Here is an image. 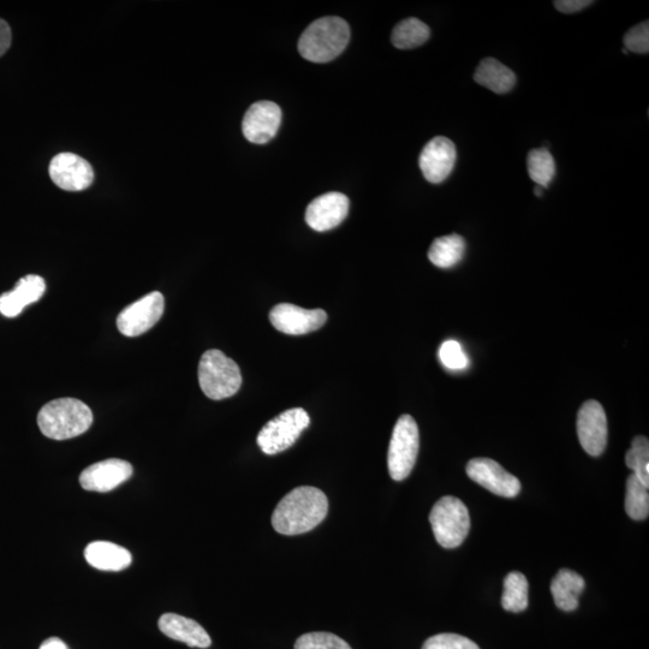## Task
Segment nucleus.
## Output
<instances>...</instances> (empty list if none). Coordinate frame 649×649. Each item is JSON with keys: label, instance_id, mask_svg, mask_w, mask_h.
Masks as SVG:
<instances>
[{"label": "nucleus", "instance_id": "nucleus-34", "mask_svg": "<svg viewBox=\"0 0 649 649\" xmlns=\"http://www.w3.org/2000/svg\"><path fill=\"white\" fill-rule=\"evenodd\" d=\"M39 649H69L67 645L58 637H51V639L43 642Z\"/></svg>", "mask_w": 649, "mask_h": 649}, {"label": "nucleus", "instance_id": "nucleus-30", "mask_svg": "<svg viewBox=\"0 0 649 649\" xmlns=\"http://www.w3.org/2000/svg\"><path fill=\"white\" fill-rule=\"evenodd\" d=\"M440 361L452 371H460L468 366L469 360L461 344L456 341H446L439 350Z\"/></svg>", "mask_w": 649, "mask_h": 649}, {"label": "nucleus", "instance_id": "nucleus-32", "mask_svg": "<svg viewBox=\"0 0 649 649\" xmlns=\"http://www.w3.org/2000/svg\"><path fill=\"white\" fill-rule=\"evenodd\" d=\"M592 0H557L553 3L558 11L563 14H575L579 11L591 7Z\"/></svg>", "mask_w": 649, "mask_h": 649}, {"label": "nucleus", "instance_id": "nucleus-9", "mask_svg": "<svg viewBox=\"0 0 649 649\" xmlns=\"http://www.w3.org/2000/svg\"><path fill=\"white\" fill-rule=\"evenodd\" d=\"M467 474L476 484L497 496L515 498L521 492L520 480L506 472L498 462L491 458H474L469 461Z\"/></svg>", "mask_w": 649, "mask_h": 649}, {"label": "nucleus", "instance_id": "nucleus-22", "mask_svg": "<svg viewBox=\"0 0 649 649\" xmlns=\"http://www.w3.org/2000/svg\"><path fill=\"white\" fill-rule=\"evenodd\" d=\"M466 241L460 235L452 234L437 238L428 250V259L439 269H451L463 259Z\"/></svg>", "mask_w": 649, "mask_h": 649}, {"label": "nucleus", "instance_id": "nucleus-25", "mask_svg": "<svg viewBox=\"0 0 649 649\" xmlns=\"http://www.w3.org/2000/svg\"><path fill=\"white\" fill-rule=\"evenodd\" d=\"M528 175L540 188H547L556 176V162L547 148L529 152Z\"/></svg>", "mask_w": 649, "mask_h": 649}, {"label": "nucleus", "instance_id": "nucleus-35", "mask_svg": "<svg viewBox=\"0 0 649 649\" xmlns=\"http://www.w3.org/2000/svg\"><path fill=\"white\" fill-rule=\"evenodd\" d=\"M534 194L537 196L543 195V188L537 187L534 189Z\"/></svg>", "mask_w": 649, "mask_h": 649}, {"label": "nucleus", "instance_id": "nucleus-10", "mask_svg": "<svg viewBox=\"0 0 649 649\" xmlns=\"http://www.w3.org/2000/svg\"><path fill=\"white\" fill-rule=\"evenodd\" d=\"M270 320L275 329L285 335L301 336L321 329L326 323L327 314L323 309H305L291 303H281L272 308Z\"/></svg>", "mask_w": 649, "mask_h": 649}, {"label": "nucleus", "instance_id": "nucleus-26", "mask_svg": "<svg viewBox=\"0 0 649 649\" xmlns=\"http://www.w3.org/2000/svg\"><path fill=\"white\" fill-rule=\"evenodd\" d=\"M648 487L635 474H631L627 481L625 493V511L635 521L646 520L649 514Z\"/></svg>", "mask_w": 649, "mask_h": 649}, {"label": "nucleus", "instance_id": "nucleus-20", "mask_svg": "<svg viewBox=\"0 0 649 649\" xmlns=\"http://www.w3.org/2000/svg\"><path fill=\"white\" fill-rule=\"evenodd\" d=\"M586 582L583 577L573 570L558 571L552 581L551 592L556 606L565 612H571L579 607V598L585 591Z\"/></svg>", "mask_w": 649, "mask_h": 649}, {"label": "nucleus", "instance_id": "nucleus-29", "mask_svg": "<svg viewBox=\"0 0 649 649\" xmlns=\"http://www.w3.org/2000/svg\"><path fill=\"white\" fill-rule=\"evenodd\" d=\"M422 649H480L468 637L457 634H438L430 637Z\"/></svg>", "mask_w": 649, "mask_h": 649}, {"label": "nucleus", "instance_id": "nucleus-5", "mask_svg": "<svg viewBox=\"0 0 649 649\" xmlns=\"http://www.w3.org/2000/svg\"><path fill=\"white\" fill-rule=\"evenodd\" d=\"M430 522L434 537L444 549H456L468 537L469 511L461 499L443 497L433 506Z\"/></svg>", "mask_w": 649, "mask_h": 649}, {"label": "nucleus", "instance_id": "nucleus-8", "mask_svg": "<svg viewBox=\"0 0 649 649\" xmlns=\"http://www.w3.org/2000/svg\"><path fill=\"white\" fill-rule=\"evenodd\" d=\"M164 309V296L154 291L123 309L117 318L118 330L127 337L144 335L163 317Z\"/></svg>", "mask_w": 649, "mask_h": 649}, {"label": "nucleus", "instance_id": "nucleus-4", "mask_svg": "<svg viewBox=\"0 0 649 649\" xmlns=\"http://www.w3.org/2000/svg\"><path fill=\"white\" fill-rule=\"evenodd\" d=\"M199 384L211 400H225L236 395L241 389V369L222 351L208 350L202 355L199 363Z\"/></svg>", "mask_w": 649, "mask_h": 649}, {"label": "nucleus", "instance_id": "nucleus-33", "mask_svg": "<svg viewBox=\"0 0 649 649\" xmlns=\"http://www.w3.org/2000/svg\"><path fill=\"white\" fill-rule=\"evenodd\" d=\"M11 40H13V34H11L10 26L0 19V57L4 56L5 52L9 50Z\"/></svg>", "mask_w": 649, "mask_h": 649}, {"label": "nucleus", "instance_id": "nucleus-19", "mask_svg": "<svg viewBox=\"0 0 649 649\" xmlns=\"http://www.w3.org/2000/svg\"><path fill=\"white\" fill-rule=\"evenodd\" d=\"M86 561L101 571H121L133 562V557L124 547L109 541H94L85 550Z\"/></svg>", "mask_w": 649, "mask_h": 649}, {"label": "nucleus", "instance_id": "nucleus-18", "mask_svg": "<svg viewBox=\"0 0 649 649\" xmlns=\"http://www.w3.org/2000/svg\"><path fill=\"white\" fill-rule=\"evenodd\" d=\"M158 625L165 636L186 643L189 647L208 648L212 645L210 635L194 619L176 613H165L160 617Z\"/></svg>", "mask_w": 649, "mask_h": 649}, {"label": "nucleus", "instance_id": "nucleus-24", "mask_svg": "<svg viewBox=\"0 0 649 649\" xmlns=\"http://www.w3.org/2000/svg\"><path fill=\"white\" fill-rule=\"evenodd\" d=\"M528 581L526 576L514 571L505 577L502 605L509 612H522L528 607Z\"/></svg>", "mask_w": 649, "mask_h": 649}, {"label": "nucleus", "instance_id": "nucleus-16", "mask_svg": "<svg viewBox=\"0 0 649 649\" xmlns=\"http://www.w3.org/2000/svg\"><path fill=\"white\" fill-rule=\"evenodd\" d=\"M349 200L341 193H327L313 200L307 207L306 222L315 231L337 228L347 218Z\"/></svg>", "mask_w": 649, "mask_h": 649}, {"label": "nucleus", "instance_id": "nucleus-21", "mask_svg": "<svg viewBox=\"0 0 649 649\" xmlns=\"http://www.w3.org/2000/svg\"><path fill=\"white\" fill-rule=\"evenodd\" d=\"M474 80L478 85L496 94L509 93L517 81L514 71L494 58L481 61L475 70Z\"/></svg>", "mask_w": 649, "mask_h": 649}, {"label": "nucleus", "instance_id": "nucleus-6", "mask_svg": "<svg viewBox=\"0 0 649 649\" xmlns=\"http://www.w3.org/2000/svg\"><path fill=\"white\" fill-rule=\"evenodd\" d=\"M420 449L418 424L412 416L402 415L392 433L387 466L391 478L403 481L408 478L416 463Z\"/></svg>", "mask_w": 649, "mask_h": 649}, {"label": "nucleus", "instance_id": "nucleus-1", "mask_svg": "<svg viewBox=\"0 0 649 649\" xmlns=\"http://www.w3.org/2000/svg\"><path fill=\"white\" fill-rule=\"evenodd\" d=\"M329 512V500L317 487L301 486L295 488L281 503L272 515V526L279 534H305L313 531L325 520Z\"/></svg>", "mask_w": 649, "mask_h": 649}, {"label": "nucleus", "instance_id": "nucleus-3", "mask_svg": "<svg viewBox=\"0 0 649 649\" xmlns=\"http://www.w3.org/2000/svg\"><path fill=\"white\" fill-rule=\"evenodd\" d=\"M350 28L341 17H323L312 23L301 35V56L313 63H329L348 46Z\"/></svg>", "mask_w": 649, "mask_h": 649}, {"label": "nucleus", "instance_id": "nucleus-12", "mask_svg": "<svg viewBox=\"0 0 649 649\" xmlns=\"http://www.w3.org/2000/svg\"><path fill=\"white\" fill-rule=\"evenodd\" d=\"M282 122V110L273 101H258L244 115L242 130L244 138L253 144L264 145L278 133Z\"/></svg>", "mask_w": 649, "mask_h": 649}, {"label": "nucleus", "instance_id": "nucleus-27", "mask_svg": "<svg viewBox=\"0 0 649 649\" xmlns=\"http://www.w3.org/2000/svg\"><path fill=\"white\" fill-rule=\"evenodd\" d=\"M628 468L634 470L643 484L649 486V442L646 437H636L631 444V449L625 455Z\"/></svg>", "mask_w": 649, "mask_h": 649}, {"label": "nucleus", "instance_id": "nucleus-14", "mask_svg": "<svg viewBox=\"0 0 649 649\" xmlns=\"http://www.w3.org/2000/svg\"><path fill=\"white\" fill-rule=\"evenodd\" d=\"M457 152L454 142L444 136L432 139L420 154V169L426 180L439 184L451 175L455 168Z\"/></svg>", "mask_w": 649, "mask_h": 649}, {"label": "nucleus", "instance_id": "nucleus-15", "mask_svg": "<svg viewBox=\"0 0 649 649\" xmlns=\"http://www.w3.org/2000/svg\"><path fill=\"white\" fill-rule=\"evenodd\" d=\"M133 472V466L129 462L110 458L83 470L80 484L86 491L110 492L132 478Z\"/></svg>", "mask_w": 649, "mask_h": 649}, {"label": "nucleus", "instance_id": "nucleus-7", "mask_svg": "<svg viewBox=\"0 0 649 649\" xmlns=\"http://www.w3.org/2000/svg\"><path fill=\"white\" fill-rule=\"evenodd\" d=\"M311 424V418L302 408L285 410L260 431L256 443L266 455H277L288 450Z\"/></svg>", "mask_w": 649, "mask_h": 649}, {"label": "nucleus", "instance_id": "nucleus-31", "mask_svg": "<svg viewBox=\"0 0 649 649\" xmlns=\"http://www.w3.org/2000/svg\"><path fill=\"white\" fill-rule=\"evenodd\" d=\"M625 50L646 55L649 51V22H642L624 35Z\"/></svg>", "mask_w": 649, "mask_h": 649}, {"label": "nucleus", "instance_id": "nucleus-23", "mask_svg": "<svg viewBox=\"0 0 649 649\" xmlns=\"http://www.w3.org/2000/svg\"><path fill=\"white\" fill-rule=\"evenodd\" d=\"M431 37V29L426 23L410 17L394 28L391 35L392 44L400 50H412L424 45Z\"/></svg>", "mask_w": 649, "mask_h": 649}, {"label": "nucleus", "instance_id": "nucleus-13", "mask_svg": "<svg viewBox=\"0 0 649 649\" xmlns=\"http://www.w3.org/2000/svg\"><path fill=\"white\" fill-rule=\"evenodd\" d=\"M577 434L583 450L598 457L607 445V418L603 406L597 401H587L577 415Z\"/></svg>", "mask_w": 649, "mask_h": 649}, {"label": "nucleus", "instance_id": "nucleus-2", "mask_svg": "<svg viewBox=\"0 0 649 649\" xmlns=\"http://www.w3.org/2000/svg\"><path fill=\"white\" fill-rule=\"evenodd\" d=\"M38 425L45 437L67 440L81 436L93 425L91 408L75 398H59L41 408Z\"/></svg>", "mask_w": 649, "mask_h": 649}, {"label": "nucleus", "instance_id": "nucleus-28", "mask_svg": "<svg viewBox=\"0 0 649 649\" xmlns=\"http://www.w3.org/2000/svg\"><path fill=\"white\" fill-rule=\"evenodd\" d=\"M295 649H353L341 637L331 633H308L295 643Z\"/></svg>", "mask_w": 649, "mask_h": 649}, {"label": "nucleus", "instance_id": "nucleus-17", "mask_svg": "<svg viewBox=\"0 0 649 649\" xmlns=\"http://www.w3.org/2000/svg\"><path fill=\"white\" fill-rule=\"evenodd\" d=\"M45 291L44 278L37 275L21 278L14 290L0 296V313L7 318H15L27 306L38 302L44 296Z\"/></svg>", "mask_w": 649, "mask_h": 649}, {"label": "nucleus", "instance_id": "nucleus-11", "mask_svg": "<svg viewBox=\"0 0 649 649\" xmlns=\"http://www.w3.org/2000/svg\"><path fill=\"white\" fill-rule=\"evenodd\" d=\"M49 172L52 182L67 192H81L94 181L92 165L74 153L58 154L51 160Z\"/></svg>", "mask_w": 649, "mask_h": 649}]
</instances>
